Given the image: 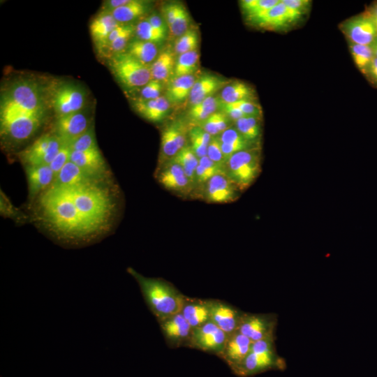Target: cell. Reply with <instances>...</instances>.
I'll return each mask as SVG.
<instances>
[{"label":"cell","mask_w":377,"mask_h":377,"mask_svg":"<svg viewBox=\"0 0 377 377\" xmlns=\"http://www.w3.org/2000/svg\"><path fill=\"white\" fill-rule=\"evenodd\" d=\"M70 161L95 177L105 170V161L98 148L84 151H72Z\"/></svg>","instance_id":"obj_26"},{"label":"cell","mask_w":377,"mask_h":377,"mask_svg":"<svg viewBox=\"0 0 377 377\" xmlns=\"http://www.w3.org/2000/svg\"><path fill=\"white\" fill-rule=\"evenodd\" d=\"M230 119L225 113L219 110L197 126H200L212 136H216L230 127Z\"/></svg>","instance_id":"obj_41"},{"label":"cell","mask_w":377,"mask_h":377,"mask_svg":"<svg viewBox=\"0 0 377 377\" xmlns=\"http://www.w3.org/2000/svg\"><path fill=\"white\" fill-rule=\"evenodd\" d=\"M207 156L214 162L225 166L226 161L219 135L212 138L207 147Z\"/></svg>","instance_id":"obj_50"},{"label":"cell","mask_w":377,"mask_h":377,"mask_svg":"<svg viewBox=\"0 0 377 377\" xmlns=\"http://www.w3.org/2000/svg\"><path fill=\"white\" fill-rule=\"evenodd\" d=\"M240 192L226 174H219L205 184L204 195L207 202L222 204L236 200Z\"/></svg>","instance_id":"obj_17"},{"label":"cell","mask_w":377,"mask_h":377,"mask_svg":"<svg viewBox=\"0 0 377 377\" xmlns=\"http://www.w3.org/2000/svg\"><path fill=\"white\" fill-rule=\"evenodd\" d=\"M226 175L242 191L255 182L261 172L260 147L242 150L226 162Z\"/></svg>","instance_id":"obj_6"},{"label":"cell","mask_w":377,"mask_h":377,"mask_svg":"<svg viewBox=\"0 0 377 377\" xmlns=\"http://www.w3.org/2000/svg\"><path fill=\"white\" fill-rule=\"evenodd\" d=\"M158 179L165 188L175 193H188L194 188L184 169L171 160L163 164Z\"/></svg>","instance_id":"obj_18"},{"label":"cell","mask_w":377,"mask_h":377,"mask_svg":"<svg viewBox=\"0 0 377 377\" xmlns=\"http://www.w3.org/2000/svg\"><path fill=\"white\" fill-rule=\"evenodd\" d=\"M46 112V101L41 86L27 78L12 82L1 96V136L14 142L29 139L43 123Z\"/></svg>","instance_id":"obj_1"},{"label":"cell","mask_w":377,"mask_h":377,"mask_svg":"<svg viewBox=\"0 0 377 377\" xmlns=\"http://www.w3.org/2000/svg\"><path fill=\"white\" fill-rule=\"evenodd\" d=\"M163 90L162 82L157 80L151 79L145 86H143L140 91V99L151 100L156 99L161 96Z\"/></svg>","instance_id":"obj_51"},{"label":"cell","mask_w":377,"mask_h":377,"mask_svg":"<svg viewBox=\"0 0 377 377\" xmlns=\"http://www.w3.org/2000/svg\"><path fill=\"white\" fill-rule=\"evenodd\" d=\"M119 24L108 11L102 10L93 19L90 33L100 53L103 54L110 34Z\"/></svg>","instance_id":"obj_21"},{"label":"cell","mask_w":377,"mask_h":377,"mask_svg":"<svg viewBox=\"0 0 377 377\" xmlns=\"http://www.w3.org/2000/svg\"><path fill=\"white\" fill-rule=\"evenodd\" d=\"M95 176L84 171L76 164L69 161L57 175L52 185L72 187L80 184L93 183Z\"/></svg>","instance_id":"obj_24"},{"label":"cell","mask_w":377,"mask_h":377,"mask_svg":"<svg viewBox=\"0 0 377 377\" xmlns=\"http://www.w3.org/2000/svg\"><path fill=\"white\" fill-rule=\"evenodd\" d=\"M157 321L170 347L188 346L193 328L181 313Z\"/></svg>","instance_id":"obj_14"},{"label":"cell","mask_w":377,"mask_h":377,"mask_svg":"<svg viewBox=\"0 0 377 377\" xmlns=\"http://www.w3.org/2000/svg\"><path fill=\"white\" fill-rule=\"evenodd\" d=\"M253 341L239 332L230 335L218 355L232 369L239 365L251 350Z\"/></svg>","instance_id":"obj_19"},{"label":"cell","mask_w":377,"mask_h":377,"mask_svg":"<svg viewBox=\"0 0 377 377\" xmlns=\"http://www.w3.org/2000/svg\"><path fill=\"white\" fill-rule=\"evenodd\" d=\"M134 31L135 27L132 24H127L124 32L106 45L103 54L112 57L114 55L125 52L124 50L127 47Z\"/></svg>","instance_id":"obj_42"},{"label":"cell","mask_w":377,"mask_h":377,"mask_svg":"<svg viewBox=\"0 0 377 377\" xmlns=\"http://www.w3.org/2000/svg\"><path fill=\"white\" fill-rule=\"evenodd\" d=\"M134 108L146 119L153 122H158L168 114L170 102L163 96L151 100L140 98L134 103Z\"/></svg>","instance_id":"obj_25"},{"label":"cell","mask_w":377,"mask_h":377,"mask_svg":"<svg viewBox=\"0 0 377 377\" xmlns=\"http://www.w3.org/2000/svg\"><path fill=\"white\" fill-rule=\"evenodd\" d=\"M221 143L239 147L242 149L260 147L259 145L253 143L244 138L235 127H230L219 135Z\"/></svg>","instance_id":"obj_43"},{"label":"cell","mask_w":377,"mask_h":377,"mask_svg":"<svg viewBox=\"0 0 377 377\" xmlns=\"http://www.w3.org/2000/svg\"><path fill=\"white\" fill-rule=\"evenodd\" d=\"M67 188L78 212L93 232L95 234L102 230L113 209L108 192L96 182Z\"/></svg>","instance_id":"obj_4"},{"label":"cell","mask_w":377,"mask_h":377,"mask_svg":"<svg viewBox=\"0 0 377 377\" xmlns=\"http://www.w3.org/2000/svg\"><path fill=\"white\" fill-rule=\"evenodd\" d=\"M282 1L286 7L292 24L306 13L311 3L308 0H282Z\"/></svg>","instance_id":"obj_47"},{"label":"cell","mask_w":377,"mask_h":377,"mask_svg":"<svg viewBox=\"0 0 377 377\" xmlns=\"http://www.w3.org/2000/svg\"><path fill=\"white\" fill-rule=\"evenodd\" d=\"M235 127L247 140L259 145L262 133L260 118L244 117L235 122Z\"/></svg>","instance_id":"obj_35"},{"label":"cell","mask_w":377,"mask_h":377,"mask_svg":"<svg viewBox=\"0 0 377 377\" xmlns=\"http://www.w3.org/2000/svg\"><path fill=\"white\" fill-rule=\"evenodd\" d=\"M110 68L124 87H142L151 80V65L145 64L124 52L110 59Z\"/></svg>","instance_id":"obj_7"},{"label":"cell","mask_w":377,"mask_h":377,"mask_svg":"<svg viewBox=\"0 0 377 377\" xmlns=\"http://www.w3.org/2000/svg\"><path fill=\"white\" fill-rule=\"evenodd\" d=\"M198 61L197 50L179 55L173 71L175 77L193 75L198 69Z\"/></svg>","instance_id":"obj_38"},{"label":"cell","mask_w":377,"mask_h":377,"mask_svg":"<svg viewBox=\"0 0 377 377\" xmlns=\"http://www.w3.org/2000/svg\"><path fill=\"white\" fill-rule=\"evenodd\" d=\"M146 19L156 31L166 36L168 26L161 16L156 13H153Z\"/></svg>","instance_id":"obj_55"},{"label":"cell","mask_w":377,"mask_h":377,"mask_svg":"<svg viewBox=\"0 0 377 377\" xmlns=\"http://www.w3.org/2000/svg\"><path fill=\"white\" fill-rule=\"evenodd\" d=\"M86 95L81 87L72 82H62L50 90V103L57 117L82 111Z\"/></svg>","instance_id":"obj_8"},{"label":"cell","mask_w":377,"mask_h":377,"mask_svg":"<svg viewBox=\"0 0 377 377\" xmlns=\"http://www.w3.org/2000/svg\"><path fill=\"white\" fill-rule=\"evenodd\" d=\"M275 339L276 337H271L253 342L247 356L232 371L249 377L269 370H284L286 362L276 352Z\"/></svg>","instance_id":"obj_5"},{"label":"cell","mask_w":377,"mask_h":377,"mask_svg":"<svg viewBox=\"0 0 377 377\" xmlns=\"http://www.w3.org/2000/svg\"><path fill=\"white\" fill-rule=\"evenodd\" d=\"M198 34L195 29H188L179 37L174 45L175 53L182 54L196 50L198 45Z\"/></svg>","instance_id":"obj_44"},{"label":"cell","mask_w":377,"mask_h":377,"mask_svg":"<svg viewBox=\"0 0 377 377\" xmlns=\"http://www.w3.org/2000/svg\"><path fill=\"white\" fill-rule=\"evenodd\" d=\"M188 131L187 124L181 119L170 122L163 128L161 136V164L172 159L187 145Z\"/></svg>","instance_id":"obj_13"},{"label":"cell","mask_w":377,"mask_h":377,"mask_svg":"<svg viewBox=\"0 0 377 377\" xmlns=\"http://www.w3.org/2000/svg\"><path fill=\"white\" fill-rule=\"evenodd\" d=\"M171 161L178 163L184 170L187 177L195 186V170L198 165L199 158L196 156L190 145L184 146Z\"/></svg>","instance_id":"obj_34"},{"label":"cell","mask_w":377,"mask_h":377,"mask_svg":"<svg viewBox=\"0 0 377 377\" xmlns=\"http://www.w3.org/2000/svg\"><path fill=\"white\" fill-rule=\"evenodd\" d=\"M195 80L193 75L175 77L166 90L165 97L170 103L177 104L189 97Z\"/></svg>","instance_id":"obj_29"},{"label":"cell","mask_w":377,"mask_h":377,"mask_svg":"<svg viewBox=\"0 0 377 377\" xmlns=\"http://www.w3.org/2000/svg\"><path fill=\"white\" fill-rule=\"evenodd\" d=\"M62 142L56 134L45 133L20 154L22 161L29 165H47L59 152Z\"/></svg>","instance_id":"obj_9"},{"label":"cell","mask_w":377,"mask_h":377,"mask_svg":"<svg viewBox=\"0 0 377 377\" xmlns=\"http://www.w3.org/2000/svg\"><path fill=\"white\" fill-rule=\"evenodd\" d=\"M72 151H84L98 148L92 126L82 135L71 142Z\"/></svg>","instance_id":"obj_48"},{"label":"cell","mask_w":377,"mask_h":377,"mask_svg":"<svg viewBox=\"0 0 377 377\" xmlns=\"http://www.w3.org/2000/svg\"><path fill=\"white\" fill-rule=\"evenodd\" d=\"M240 109L246 116L260 118L262 108L256 101H242L230 103Z\"/></svg>","instance_id":"obj_52"},{"label":"cell","mask_w":377,"mask_h":377,"mask_svg":"<svg viewBox=\"0 0 377 377\" xmlns=\"http://www.w3.org/2000/svg\"><path fill=\"white\" fill-rule=\"evenodd\" d=\"M43 214L52 229L71 240H82L94 233L78 212L67 187L52 185L41 195Z\"/></svg>","instance_id":"obj_2"},{"label":"cell","mask_w":377,"mask_h":377,"mask_svg":"<svg viewBox=\"0 0 377 377\" xmlns=\"http://www.w3.org/2000/svg\"><path fill=\"white\" fill-rule=\"evenodd\" d=\"M374 58L377 59V38L374 40V42L371 45Z\"/></svg>","instance_id":"obj_58"},{"label":"cell","mask_w":377,"mask_h":377,"mask_svg":"<svg viewBox=\"0 0 377 377\" xmlns=\"http://www.w3.org/2000/svg\"><path fill=\"white\" fill-rule=\"evenodd\" d=\"M219 174H226L224 165L212 161L207 156L199 158L195 170V185H205L212 177Z\"/></svg>","instance_id":"obj_36"},{"label":"cell","mask_w":377,"mask_h":377,"mask_svg":"<svg viewBox=\"0 0 377 377\" xmlns=\"http://www.w3.org/2000/svg\"><path fill=\"white\" fill-rule=\"evenodd\" d=\"M228 335L211 320L192 330L188 348L216 355L221 353Z\"/></svg>","instance_id":"obj_10"},{"label":"cell","mask_w":377,"mask_h":377,"mask_svg":"<svg viewBox=\"0 0 377 377\" xmlns=\"http://www.w3.org/2000/svg\"><path fill=\"white\" fill-rule=\"evenodd\" d=\"M220 100L227 103L242 101H255L256 99L254 89L242 81L229 82L223 87L219 97Z\"/></svg>","instance_id":"obj_28"},{"label":"cell","mask_w":377,"mask_h":377,"mask_svg":"<svg viewBox=\"0 0 377 377\" xmlns=\"http://www.w3.org/2000/svg\"><path fill=\"white\" fill-rule=\"evenodd\" d=\"M71 153L72 149L70 144L62 142L59 152L49 165L55 175V178L64 166L70 161Z\"/></svg>","instance_id":"obj_49"},{"label":"cell","mask_w":377,"mask_h":377,"mask_svg":"<svg viewBox=\"0 0 377 377\" xmlns=\"http://www.w3.org/2000/svg\"><path fill=\"white\" fill-rule=\"evenodd\" d=\"M244 313L225 301L212 299L210 320L228 335L237 332Z\"/></svg>","instance_id":"obj_15"},{"label":"cell","mask_w":377,"mask_h":377,"mask_svg":"<svg viewBox=\"0 0 377 377\" xmlns=\"http://www.w3.org/2000/svg\"><path fill=\"white\" fill-rule=\"evenodd\" d=\"M277 323V315L273 313L245 312L237 331L254 342L275 337Z\"/></svg>","instance_id":"obj_12"},{"label":"cell","mask_w":377,"mask_h":377,"mask_svg":"<svg viewBox=\"0 0 377 377\" xmlns=\"http://www.w3.org/2000/svg\"><path fill=\"white\" fill-rule=\"evenodd\" d=\"M252 22L269 30L282 29L292 24L286 7L282 0Z\"/></svg>","instance_id":"obj_27"},{"label":"cell","mask_w":377,"mask_h":377,"mask_svg":"<svg viewBox=\"0 0 377 377\" xmlns=\"http://www.w3.org/2000/svg\"><path fill=\"white\" fill-rule=\"evenodd\" d=\"M175 64L173 53L169 50H163L151 64V79L162 82L167 81L174 71Z\"/></svg>","instance_id":"obj_32"},{"label":"cell","mask_w":377,"mask_h":377,"mask_svg":"<svg viewBox=\"0 0 377 377\" xmlns=\"http://www.w3.org/2000/svg\"><path fill=\"white\" fill-rule=\"evenodd\" d=\"M126 52L148 65H151L158 55L156 44L138 38L129 42Z\"/></svg>","instance_id":"obj_31"},{"label":"cell","mask_w":377,"mask_h":377,"mask_svg":"<svg viewBox=\"0 0 377 377\" xmlns=\"http://www.w3.org/2000/svg\"><path fill=\"white\" fill-rule=\"evenodd\" d=\"M190 20V16L186 8L182 3H179L177 17L169 29L170 35L177 38L182 36L188 29Z\"/></svg>","instance_id":"obj_46"},{"label":"cell","mask_w":377,"mask_h":377,"mask_svg":"<svg viewBox=\"0 0 377 377\" xmlns=\"http://www.w3.org/2000/svg\"><path fill=\"white\" fill-rule=\"evenodd\" d=\"M348 43L355 64L361 73L365 75L374 59L371 46Z\"/></svg>","instance_id":"obj_40"},{"label":"cell","mask_w":377,"mask_h":377,"mask_svg":"<svg viewBox=\"0 0 377 377\" xmlns=\"http://www.w3.org/2000/svg\"><path fill=\"white\" fill-rule=\"evenodd\" d=\"M91 127L87 115L82 111L57 117L56 135L64 142L71 144Z\"/></svg>","instance_id":"obj_16"},{"label":"cell","mask_w":377,"mask_h":377,"mask_svg":"<svg viewBox=\"0 0 377 377\" xmlns=\"http://www.w3.org/2000/svg\"><path fill=\"white\" fill-rule=\"evenodd\" d=\"M370 82L377 87V59L374 58L365 75Z\"/></svg>","instance_id":"obj_56"},{"label":"cell","mask_w":377,"mask_h":377,"mask_svg":"<svg viewBox=\"0 0 377 377\" xmlns=\"http://www.w3.org/2000/svg\"><path fill=\"white\" fill-rule=\"evenodd\" d=\"M366 11L370 15L377 27V1L372 3Z\"/></svg>","instance_id":"obj_57"},{"label":"cell","mask_w":377,"mask_h":377,"mask_svg":"<svg viewBox=\"0 0 377 377\" xmlns=\"http://www.w3.org/2000/svg\"><path fill=\"white\" fill-rule=\"evenodd\" d=\"M135 33L138 39L151 42L155 44L162 43L166 37L156 31L147 19L138 23L135 27Z\"/></svg>","instance_id":"obj_45"},{"label":"cell","mask_w":377,"mask_h":377,"mask_svg":"<svg viewBox=\"0 0 377 377\" xmlns=\"http://www.w3.org/2000/svg\"><path fill=\"white\" fill-rule=\"evenodd\" d=\"M179 7V3H169L163 7V18L168 29L171 27L177 17Z\"/></svg>","instance_id":"obj_54"},{"label":"cell","mask_w":377,"mask_h":377,"mask_svg":"<svg viewBox=\"0 0 377 377\" xmlns=\"http://www.w3.org/2000/svg\"><path fill=\"white\" fill-rule=\"evenodd\" d=\"M29 193L34 197L40 191H46L53 184L55 175L50 165H29L26 167Z\"/></svg>","instance_id":"obj_23"},{"label":"cell","mask_w":377,"mask_h":377,"mask_svg":"<svg viewBox=\"0 0 377 377\" xmlns=\"http://www.w3.org/2000/svg\"><path fill=\"white\" fill-rule=\"evenodd\" d=\"M230 82L214 75L205 74L195 80L191 89L189 100L191 106L198 104L213 94Z\"/></svg>","instance_id":"obj_22"},{"label":"cell","mask_w":377,"mask_h":377,"mask_svg":"<svg viewBox=\"0 0 377 377\" xmlns=\"http://www.w3.org/2000/svg\"><path fill=\"white\" fill-rule=\"evenodd\" d=\"M219 98L209 96L200 103L191 105L187 113L191 124L198 125L218 110Z\"/></svg>","instance_id":"obj_33"},{"label":"cell","mask_w":377,"mask_h":377,"mask_svg":"<svg viewBox=\"0 0 377 377\" xmlns=\"http://www.w3.org/2000/svg\"><path fill=\"white\" fill-rule=\"evenodd\" d=\"M212 299L186 295L181 313L193 329L210 321Z\"/></svg>","instance_id":"obj_20"},{"label":"cell","mask_w":377,"mask_h":377,"mask_svg":"<svg viewBox=\"0 0 377 377\" xmlns=\"http://www.w3.org/2000/svg\"><path fill=\"white\" fill-rule=\"evenodd\" d=\"M339 29L348 42L355 44L371 45L377 38V27L366 10L342 22Z\"/></svg>","instance_id":"obj_11"},{"label":"cell","mask_w":377,"mask_h":377,"mask_svg":"<svg viewBox=\"0 0 377 377\" xmlns=\"http://www.w3.org/2000/svg\"><path fill=\"white\" fill-rule=\"evenodd\" d=\"M148 9V2L139 0H128L124 6L110 11L119 24L128 23L142 16Z\"/></svg>","instance_id":"obj_30"},{"label":"cell","mask_w":377,"mask_h":377,"mask_svg":"<svg viewBox=\"0 0 377 377\" xmlns=\"http://www.w3.org/2000/svg\"><path fill=\"white\" fill-rule=\"evenodd\" d=\"M218 110L225 113L230 119L231 121H234L235 122L237 120L239 119L240 118L246 117L243 113V112L240 109H239L237 107L230 103L223 102L220 100V98H219V102Z\"/></svg>","instance_id":"obj_53"},{"label":"cell","mask_w":377,"mask_h":377,"mask_svg":"<svg viewBox=\"0 0 377 377\" xmlns=\"http://www.w3.org/2000/svg\"><path fill=\"white\" fill-rule=\"evenodd\" d=\"M212 137L199 126L194 125L189 128L190 146L199 158L207 156V147Z\"/></svg>","instance_id":"obj_39"},{"label":"cell","mask_w":377,"mask_h":377,"mask_svg":"<svg viewBox=\"0 0 377 377\" xmlns=\"http://www.w3.org/2000/svg\"><path fill=\"white\" fill-rule=\"evenodd\" d=\"M279 1L280 0H243L240 1V6L246 19L250 22H253L277 4Z\"/></svg>","instance_id":"obj_37"},{"label":"cell","mask_w":377,"mask_h":377,"mask_svg":"<svg viewBox=\"0 0 377 377\" xmlns=\"http://www.w3.org/2000/svg\"><path fill=\"white\" fill-rule=\"evenodd\" d=\"M127 272L138 283L148 309L157 320L181 312L186 295L172 283L162 278L145 276L132 267Z\"/></svg>","instance_id":"obj_3"}]
</instances>
